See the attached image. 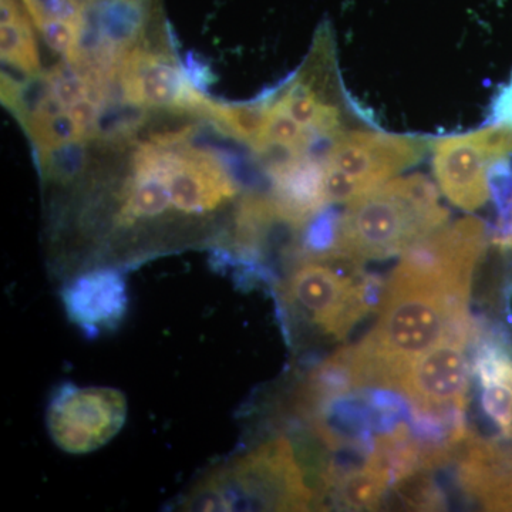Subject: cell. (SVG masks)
Segmentation results:
<instances>
[{
    "label": "cell",
    "mask_w": 512,
    "mask_h": 512,
    "mask_svg": "<svg viewBox=\"0 0 512 512\" xmlns=\"http://www.w3.org/2000/svg\"><path fill=\"white\" fill-rule=\"evenodd\" d=\"M127 414V399L120 390L66 383L47 406L46 426L60 450L82 456L110 443L123 429Z\"/></svg>",
    "instance_id": "cell-7"
},
{
    "label": "cell",
    "mask_w": 512,
    "mask_h": 512,
    "mask_svg": "<svg viewBox=\"0 0 512 512\" xmlns=\"http://www.w3.org/2000/svg\"><path fill=\"white\" fill-rule=\"evenodd\" d=\"M276 103L298 121L302 127L311 131L316 138L333 140L343 133L342 111L338 104L330 101L325 94L316 90L312 77H299L292 80Z\"/></svg>",
    "instance_id": "cell-15"
},
{
    "label": "cell",
    "mask_w": 512,
    "mask_h": 512,
    "mask_svg": "<svg viewBox=\"0 0 512 512\" xmlns=\"http://www.w3.org/2000/svg\"><path fill=\"white\" fill-rule=\"evenodd\" d=\"M62 301L67 318L87 338L119 328L130 305L126 279L113 268H97L76 276L64 285Z\"/></svg>",
    "instance_id": "cell-11"
},
{
    "label": "cell",
    "mask_w": 512,
    "mask_h": 512,
    "mask_svg": "<svg viewBox=\"0 0 512 512\" xmlns=\"http://www.w3.org/2000/svg\"><path fill=\"white\" fill-rule=\"evenodd\" d=\"M491 121L512 124V79L511 83L505 86L503 92L498 94L495 99Z\"/></svg>",
    "instance_id": "cell-23"
},
{
    "label": "cell",
    "mask_w": 512,
    "mask_h": 512,
    "mask_svg": "<svg viewBox=\"0 0 512 512\" xmlns=\"http://www.w3.org/2000/svg\"><path fill=\"white\" fill-rule=\"evenodd\" d=\"M315 500L291 441L279 437L205 477L184 507L190 511H306Z\"/></svg>",
    "instance_id": "cell-3"
},
{
    "label": "cell",
    "mask_w": 512,
    "mask_h": 512,
    "mask_svg": "<svg viewBox=\"0 0 512 512\" xmlns=\"http://www.w3.org/2000/svg\"><path fill=\"white\" fill-rule=\"evenodd\" d=\"M168 191L171 205L183 214L202 215L218 210L238 194L234 174L211 151L183 146L168 147Z\"/></svg>",
    "instance_id": "cell-10"
},
{
    "label": "cell",
    "mask_w": 512,
    "mask_h": 512,
    "mask_svg": "<svg viewBox=\"0 0 512 512\" xmlns=\"http://www.w3.org/2000/svg\"><path fill=\"white\" fill-rule=\"evenodd\" d=\"M52 92L66 109L76 101L90 96V87L84 77L70 64H60L47 73Z\"/></svg>",
    "instance_id": "cell-20"
},
{
    "label": "cell",
    "mask_w": 512,
    "mask_h": 512,
    "mask_svg": "<svg viewBox=\"0 0 512 512\" xmlns=\"http://www.w3.org/2000/svg\"><path fill=\"white\" fill-rule=\"evenodd\" d=\"M70 119L79 131L83 140H93L96 133L97 119H99L100 104L90 97L76 101L67 109Z\"/></svg>",
    "instance_id": "cell-22"
},
{
    "label": "cell",
    "mask_w": 512,
    "mask_h": 512,
    "mask_svg": "<svg viewBox=\"0 0 512 512\" xmlns=\"http://www.w3.org/2000/svg\"><path fill=\"white\" fill-rule=\"evenodd\" d=\"M322 494H332L338 507L352 511H373L382 507L393 485V474L384 458L372 448L363 466L353 470L325 471Z\"/></svg>",
    "instance_id": "cell-13"
},
{
    "label": "cell",
    "mask_w": 512,
    "mask_h": 512,
    "mask_svg": "<svg viewBox=\"0 0 512 512\" xmlns=\"http://www.w3.org/2000/svg\"><path fill=\"white\" fill-rule=\"evenodd\" d=\"M0 33L3 62L12 64L23 73L39 74V49L28 12L22 9L18 0H2Z\"/></svg>",
    "instance_id": "cell-16"
},
{
    "label": "cell",
    "mask_w": 512,
    "mask_h": 512,
    "mask_svg": "<svg viewBox=\"0 0 512 512\" xmlns=\"http://www.w3.org/2000/svg\"><path fill=\"white\" fill-rule=\"evenodd\" d=\"M146 107L130 101L109 100L101 104L93 140L121 143L131 138L146 120Z\"/></svg>",
    "instance_id": "cell-18"
},
{
    "label": "cell",
    "mask_w": 512,
    "mask_h": 512,
    "mask_svg": "<svg viewBox=\"0 0 512 512\" xmlns=\"http://www.w3.org/2000/svg\"><path fill=\"white\" fill-rule=\"evenodd\" d=\"M429 141L380 131H343L333 138L325 156V197L328 204L350 202L393 180L419 163Z\"/></svg>",
    "instance_id": "cell-4"
},
{
    "label": "cell",
    "mask_w": 512,
    "mask_h": 512,
    "mask_svg": "<svg viewBox=\"0 0 512 512\" xmlns=\"http://www.w3.org/2000/svg\"><path fill=\"white\" fill-rule=\"evenodd\" d=\"M448 212L424 175L387 181L348 202L329 258L360 265L404 254L446 225Z\"/></svg>",
    "instance_id": "cell-2"
},
{
    "label": "cell",
    "mask_w": 512,
    "mask_h": 512,
    "mask_svg": "<svg viewBox=\"0 0 512 512\" xmlns=\"http://www.w3.org/2000/svg\"><path fill=\"white\" fill-rule=\"evenodd\" d=\"M485 247L484 222L467 217L443 225L404 252L384 281L369 335L336 353L352 389L397 392L417 357L467 325L471 284Z\"/></svg>",
    "instance_id": "cell-1"
},
{
    "label": "cell",
    "mask_w": 512,
    "mask_h": 512,
    "mask_svg": "<svg viewBox=\"0 0 512 512\" xmlns=\"http://www.w3.org/2000/svg\"><path fill=\"white\" fill-rule=\"evenodd\" d=\"M373 289L372 279L360 272L349 274L326 259H306L286 279L282 295L320 332L342 340L372 311Z\"/></svg>",
    "instance_id": "cell-5"
},
{
    "label": "cell",
    "mask_w": 512,
    "mask_h": 512,
    "mask_svg": "<svg viewBox=\"0 0 512 512\" xmlns=\"http://www.w3.org/2000/svg\"><path fill=\"white\" fill-rule=\"evenodd\" d=\"M42 33L43 40L50 49L62 55L64 60L72 55L77 39H79L80 26L73 22H64V20H50L36 26Z\"/></svg>",
    "instance_id": "cell-21"
},
{
    "label": "cell",
    "mask_w": 512,
    "mask_h": 512,
    "mask_svg": "<svg viewBox=\"0 0 512 512\" xmlns=\"http://www.w3.org/2000/svg\"><path fill=\"white\" fill-rule=\"evenodd\" d=\"M467 326H460L417 357L397 392L424 417L461 413L470 392Z\"/></svg>",
    "instance_id": "cell-8"
},
{
    "label": "cell",
    "mask_w": 512,
    "mask_h": 512,
    "mask_svg": "<svg viewBox=\"0 0 512 512\" xmlns=\"http://www.w3.org/2000/svg\"><path fill=\"white\" fill-rule=\"evenodd\" d=\"M272 101H255L247 104L212 103L207 119L228 136L254 146L264 133Z\"/></svg>",
    "instance_id": "cell-17"
},
{
    "label": "cell",
    "mask_w": 512,
    "mask_h": 512,
    "mask_svg": "<svg viewBox=\"0 0 512 512\" xmlns=\"http://www.w3.org/2000/svg\"><path fill=\"white\" fill-rule=\"evenodd\" d=\"M119 86L121 99L137 106L205 119L212 106V100L198 90L177 60L144 47H131L121 59Z\"/></svg>",
    "instance_id": "cell-9"
},
{
    "label": "cell",
    "mask_w": 512,
    "mask_h": 512,
    "mask_svg": "<svg viewBox=\"0 0 512 512\" xmlns=\"http://www.w3.org/2000/svg\"><path fill=\"white\" fill-rule=\"evenodd\" d=\"M84 140H74L39 154L40 168L53 181L67 183L82 173L86 164Z\"/></svg>",
    "instance_id": "cell-19"
},
{
    "label": "cell",
    "mask_w": 512,
    "mask_h": 512,
    "mask_svg": "<svg viewBox=\"0 0 512 512\" xmlns=\"http://www.w3.org/2000/svg\"><path fill=\"white\" fill-rule=\"evenodd\" d=\"M323 175V160L313 154L271 175L272 192L269 197L285 224L303 228L315 215L325 210L328 202Z\"/></svg>",
    "instance_id": "cell-12"
},
{
    "label": "cell",
    "mask_w": 512,
    "mask_h": 512,
    "mask_svg": "<svg viewBox=\"0 0 512 512\" xmlns=\"http://www.w3.org/2000/svg\"><path fill=\"white\" fill-rule=\"evenodd\" d=\"M511 156L512 124L491 121L480 130L437 140L434 174L448 200L461 210L476 211L491 198V165Z\"/></svg>",
    "instance_id": "cell-6"
},
{
    "label": "cell",
    "mask_w": 512,
    "mask_h": 512,
    "mask_svg": "<svg viewBox=\"0 0 512 512\" xmlns=\"http://www.w3.org/2000/svg\"><path fill=\"white\" fill-rule=\"evenodd\" d=\"M474 369L480 380L485 414L504 433L512 431V357L497 345L478 350Z\"/></svg>",
    "instance_id": "cell-14"
}]
</instances>
